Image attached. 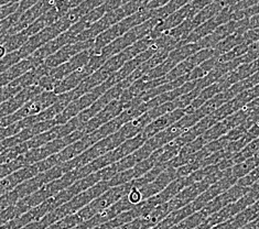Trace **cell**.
<instances>
[{
    "label": "cell",
    "mask_w": 259,
    "mask_h": 229,
    "mask_svg": "<svg viewBox=\"0 0 259 229\" xmlns=\"http://www.w3.org/2000/svg\"><path fill=\"white\" fill-rule=\"evenodd\" d=\"M151 18H153V10L143 9L125 18L121 21L117 22L114 26L108 28L106 31H104L103 33H101L94 40V44L91 48L92 54H100L105 47L110 44L116 39L120 38V36L127 33L129 30H132L133 28L139 26V24L144 23L145 21L151 19Z\"/></svg>",
    "instance_id": "cell-1"
},
{
    "label": "cell",
    "mask_w": 259,
    "mask_h": 229,
    "mask_svg": "<svg viewBox=\"0 0 259 229\" xmlns=\"http://www.w3.org/2000/svg\"><path fill=\"white\" fill-rule=\"evenodd\" d=\"M160 21L161 20L158 19V18H151V19L145 21L144 23L139 24V26L133 28L127 33L120 36V38L116 39L110 44L105 47L100 54L107 61L108 59L114 57V55L126 50L129 47H132L133 43L138 42L141 39L146 38L147 35H149Z\"/></svg>",
    "instance_id": "cell-2"
},
{
    "label": "cell",
    "mask_w": 259,
    "mask_h": 229,
    "mask_svg": "<svg viewBox=\"0 0 259 229\" xmlns=\"http://www.w3.org/2000/svg\"><path fill=\"white\" fill-rule=\"evenodd\" d=\"M133 189V182H129L118 187L109 188L105 193L101 196H98L93 202H91L89 205L83 207L81 210H78L76 215L83 222L90 220L92 217H94L98 213L103 212V210L107 209L115 203L121 200L122 197L126 196L129 191Z\"/></svg>",
    "instance_id": "cell-3"
},
{
    "label": "cell",
    "mask_w": 259,
    "mask_h": 229,
    "mask_svg": "<svg viewBox=\"0 0 259 229\" xmlns=\"http://www.w3.org/2000/svg\"><path fill=\"white\" fill-rule=\"evenodd\" d=\"M59 95L54 94L53 91H43L38 96L32 98L31 101H29L27 104H24L23 106L17 110L15 114L10 116L4 117L0 118V128H7L12 123H15L19 120H22L28 117L39 115L42 111H45L47 108L58 101Z\"/></svg>",
    "instance_id": "cell-4"
},
{
    "label": "cell",
    "mask_w": 259,
    "mask_h": 229,
    "mask_svg": "<svg viewBox=\"0 0 259 229\" xmlns=\"http://www.w3.org/2000/svg\"><path fill=\"white\" fill-rule=\"evenodd\" d=\"M84 135L85 134L81 131V130H76V131L72 132L71 134L66 135L64 138L53 140L51 142H48L46 145H43L42 147L36 148V149L27 151L23 154V157L26 159V162L28 165L35 164L40 162V161H43L52 157L53 154L60 152L61 150H63L64 148L72 145L73 142L83 138Z\"/></svg>",
    "instance_id": "cell-5"
},
{
    "label": "cell",
    "mask_w": 259,
    "mask_h": 229,
    "mask_svg": "<svg viewBox=\"0 0 259 229\" xmlns=\"http://www.w3.org/2000/svg\"><path fill=\"white\" fill-rule=\"evenodd\" d=\"M124 107V103H121L119 100H115L112 103H109L106 107L101 110L100 113L95 117H93L91 120H89L88 122L84 123L83 126L79 127L78 130H81L84 134L92 133L103 125H105V123L109 122L110 120L116 118L117 116H119L122 111L125 110Z\"/></svg>",
    "instance_id": "cell-6"
},
{
    "label": "cell",
    "mask_w": 259,
    "mask_h": 229,
    "mask_svg": "<svg viewBox=\"0 0 259 229\" xmlns=\"http://www.w3.org/2000/svg\"><path fill=\"white\" fill-rule=\"evenodd\" d=\"M94 44V40L89 41H78L75 43H71V44H66L62 47L55 52L54 54L50 55L48 59H46L45 64L50 67V69H54L61 64L65 63V62L70 61L75 55L82 53L83 51L89 50Z\"/></svg>",
    "instance_id": "cell-7"
},
{
    "label": "cell",
    "mask_w": 259,
    "mask_h": 229,
    "mask_svg": "<svg viewBox=\"0 0 259 229\" xmlns=\"http://www.w3.org/2000/svg\"><path fill=\"white\" fill-rule=\"evenodd\" d=\"M214 55H217V53H215V50H213V49H205V50H201L197 53L191 55V57H189L186 61L181 62V63L177 65L174 70L170 71V73L166 74L164 76L166 83L187 75V74L192 72L195 67L199 66L206 60L211 59Z\"/></svg>",
    "instance_id": "cell-8"
},
{
    "label": "cell",
    "mask_w": 259,
    "mask_h": 229,
    "mask_svg": "<svg viewBox=\"0 0 259 229\" xmlns=\"http://www.w3.org/2000/svg\"><path fill=\"white\" fill-rule=\"evenodd\" d=\"M43 91L45 90L38 85L29 86V87L21 89L18 94L12 96L8 101H6L5 103L0 105V118H4V117L15 114L24 104H27L29 101H31L32 98L38 96Z\"/></svg>",
    "instance_id": "cell-9"
},
{
    "label": "cell",
    "mask_w": 259,
    "mask_h": 229,
    "mask_svg": "<svg viewBox=\"0 0 259 229\" xmlns=\"http://www.w3.org/2000/svg\"><path fill=\"white\" fill-rule=\"evenodd\" d=\"M92 55L93 54H92L91 49H89V50L86 51H83L82 53H79L75 55L74 58H72L70 61H67L65 63L61 64L57 67H54V69H51L49 71L48 75L50 76L54 80L55 84L58 85V83L61 82V80L64 79L65 77L69 76L70 74L75 72L76 70L79 69V67H82L88 63V62L91 60Z\"/></svg>",
    "instance_id": "cell-10"
},
{
    "label": "cell",
    "mask_w": 259,
    "mask_h": 229,
    "mask_svg": "<svg viewBox=\"0 0 259 229\" xmlns=\"http://www.w3.org/2000/svg\"><path fill=\"white\" fill-rule=\"evenodd\" d=\"M38 166L35 164L23 166L20 170L12 173V174L0 179V197L15 190L18 185L26 182L27 179L32 178L39 174Z\"/></svg>",
    "instance_id": "cell-11"
},
{
    "label": "cell",
    "mask_w": 259,
    "mask_h": 229,
    "mask_svg": "<svg viewBox=\"0 0 259 229\" xmlns=\"http://www.w3.org/2000/svg\"><path fill=\"white\" fill-rule=\"evenodd\" d=\"M41 64L43 63H40L39 61L34 60L32 57H28L27 59L18 62L17 64L12 65L7 71L0 74V88L9 85L11 82H14L15 79L19 78L23 74H26L30 70L34 69V67H38Z\"/></svg>",
    "instance_id": "cell-12"
},
{
    "label": "cell",
    "mask_w": 259,
    "mask_h": 229,
    "mask_svg": "<svg viewBox=\"0 0 259 229\" xmlns=\"http://www.w3.org/2000/svg\"><path fill=\"white\" fill-rule=\"evenodd\" d=\"M29 36L24 31L15 34H5L0 36V60H3L8 54L16 52L26 43Z\"/></svg>",
    "instance_id": "cell-13"
},
{
    "label": "cell",
    "mask_w": 259,
    "mask_h": 229,
    "mask_svg": "<svg viewBox=\"0 0 259 229\" xmlns=\"http://www.w3.org/2000/svg\"><path fill=\"white\" fill-rule=\"evenodd\" d=\"M50 70H51L50 67H48L45 63H43L38 67H34V69L30 70L26 74H23L22 76L15 79L14 82H11L9 85L14 86V87H19L21 89L29 87V86L38 85L41 77L47 75Z\"/></svg>",
    "instance_id": "cell-14"
},
{
    "label": "cell",
    "mask_w": 259,
    "mask_h": 229,
    "mask_svg": "<svg viewBox=\"0 0 259 229\" xmlns=\"http://www.w3.org/2000/svg\"><path fill=\"white\" fill-rule=\"evenodd\" d=\"M206 217L202 212H199L196 214H192L186 219L181 220L175 225L171 229H195L197 226H200L202 222H204Z\"/></svg>",
    "instance_id": "cell-15"
},
{
    "label": "cell",
    "mask_w": 259,
    "mask_h": 229,
    "mask_svg": "<svg viewBox=\"0 0 259 229\" xmlns=\"http://www.w3.org/2000/svg\"><path fill=\"white\" fill-rule=\"evenodd\" d=\"M27 165L28 164L26 162V159L23 157V154L20 157H18L16 160L11 161L9 163L0 165V179L5 178L6 176L12 174L14 172L20 170L21 168H23V166H27Z\"/></svg>",
    "instance_id": "cell-16"
},
{
    "label": "cell",
    "mask_w": 259,
    "mask_h": 229,
    "mask_svg": "<svg viewBox=\"0 0 259 229\" xmlns=\"http://www.w3.org/2000/svg\"><path fill=\"white\" fill-rule=\"evenodd\" d=\"M19 8V4H11V5H5L0 7V21L6 19V18L11 16L12 14Z\"/></svg>",
    "instance_id": "cell-17"
},
{
    "label": "cell",
    "mask_w": 259,
    "mask_h": 229,
    "mask_svg": "<svg viewBox=\"0 0 259 229\" xmlns=\"http://www.w3.org/2000/svg\"><path fill=\"white\" fill-rule=\"evenodd\" d=\"M170 2H171V0H151V2L148 4L144 9L156 10V9L163 7V6H165L166 4H169Z\"/></svg>",
    "instance_id": "cell-18"
}]
</instances>
